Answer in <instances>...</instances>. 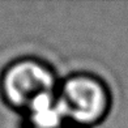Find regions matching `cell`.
I'll use <instances>...</instances> for the list:
<instances>
[{
	"label": "cell",
	"mask_w": 128,
	"mask_h": 128,
	"mask_svg": "<svg viewBox=\"0 0 128 128\" xmlns=\"http://www.w3.org/2000/svg\"><path fill=\"white\" fill-rule=\"evenodd\" d=\"M68 128H82V127H68Z\"/></svg>",
	"instance_id": "4"
},
{
	"label": "cell",
	"mask_w": 128,
	"mask_h": 128,
	"mask_svg": "<svg viewBox=\"0 0 128 128\" xmlns=\"http://www.w3.org/2000/svg\"><path fill=\"white\" fill-rule=\"evenodd\" d=\"M55 77L47 68L37 62L26 60L13 66L4 80V89L10 102L28 106L37 96L52 93Z\"/></svg>",
	"instance_id": "2"
},
{
	"label": "cell",
	"mask_w": 128,
	"mask_h": 128,
	"mask_svg": "<svg viewBox=\"0 0 128 128\" xmlns=\"http://www.w3.org/2000/svg\"><path fill=\"white\" fill-rule=\"evenodd\" d=\"M58 98L64 116L81 127L101 123L110 110L111 100L106 85L88 73L71 76L63 84Z\"/></svg>",
	"instance_id": "1"
},
{
	"label": "cell",
	"mask_w": 128,
	"mask_h": 128,
	"mask_svg": "<svg viewBox=\"0 0 128 128\" xmlns=\"http://www.w3.org/2000/svg\"><path fill=\"white\" fill-rule=\"evenodd\" d=\"M33 123L37 128H59L66 118L59 102L54 93H42L28 104Z\"/></svg>",
	"instance_id": "3"
}]
</instances>
